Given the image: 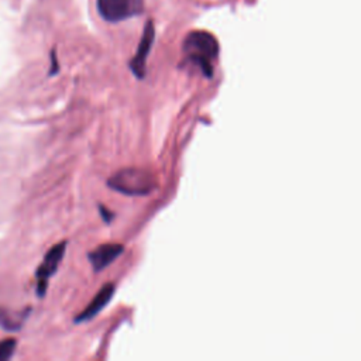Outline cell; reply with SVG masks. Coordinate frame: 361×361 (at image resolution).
<instances>
[{"mask_svg": "<svg viewBox=\"0 0 361 361\" xmlns=\"http://www.w3.org/2000/svg\"><path fill=\"white\" fill-rule=\"evenodd\" d=\"M124 251V247L117 243H106L96 247L93 251L87 254V259L93 267L94 272L103 271L109 267L117 257H120Z\"/></svg>", "mask_w": 361, "mask_h": 361, "instance_id": "cell-6", "label": "cell"}, {"mask_svg": "<svg viewBox=\"0 0 361 361\" xmlns=\"http://www.w3.org/2000/svg\"><path fill=\"white\" fill-rule=\"evenodd\" d=\"M155 38V30H154V23L149 20L144 25V32L138 45V49L133 59L130 61V69L137 76L138 79H142L145 76V65H147V58L149 55L152 42Z\"/></svg>", "mask_w": 361, "mask_h": 361, "instance_id": "cell-5", "label": "cell"}, {"mask_svg": "<svg viewBox=\"0 0 361 361\" xmlns=\"http://www.w3.org/2000/svg\"><path fill=\"white\" fill-rule=\"evenodd\" d=\"M99 212H100V216L103 217V220L106 221V223H110L111 220H113V217H114V213L113 212H110L106 206H103V204H99Z\"/></svg>", "mask_w": 361, "mask_h": 361, "instance_id": "cell-10", "label": "cell"}, {"mask_svg": "<svg viewBox=\"0 0 361 361\" xmlns=\"http://www.w3.org/2000/svg\"><path fill=\"white\" fill-rule=\"evenodd\" d=\"M66 250V241H61L49 248V251L45 254L42 264L37 268L35 278H37V295L38 298H42L48 288L49 278L56 272L58 265L61 264L63 254Z\"/></svg>", "mask_w": 361, "mask_h": 361, "instance_id": "cell-4", "label": "cell"}, {"mask_svg": "<svg viewBox=\"0 0 361 361\" xmlns=\"http://www.w3.org/2000/svg\"><path fill=\"white\" fill-rule=\"evenodd\" d=\"M30 309H24L21 312H14L6 307H0V326L1 329L7 330V331H17L23 327V324L25 323L28 314H30Z\"/></svg>", "mask_w": 361, "mask_h": 361, "instance_id": "cell-8", "label": "cell"}, {"mask_svg": "<svg viewBox=\"0 0 361 361\" xmlns=\"http://www.w3.org/2000/svg\"><path fill=\"white\" fill-rule=\"evenodd\" d=\"M116 290V286L113 282H107L104 283L99 292L96 293V296L90 300V303L85 307V310H82L76 317H75V323H83L87 322L90 319H93L113 298Z\"/></svg>", "mask_w": 361, "mask_h": 361, "instance_id": "cell-7", "label": "cell"}, {"mask_svg": "<svg viewBox=\"0 0 361 361\" xmlns=\"http://www.w3.org/2000/svg\"><path fill=\"white\" fill-rule=\"evenodd\" d=\"M107 185L127 196H145L157 189L155 175L144 168H123L113 173Z\"/></svg>", "mask_w": 361, "mask_h": 361, "instance_id": "cell-2", "label": "cell"}, {"mask_svg": "<svg viewBox=\"0 0 361 361\" xmlns=\"http://www.w3.org/2000/svg\"><path fill=\"white\" fill-rule=\"evenodd\" d=\"M144 0H97V11L106 21L118 23L141 14Z\"/></svg>", "mask_w": 361, "mask_h": 361, "instance_id": "cell-3", "label": "cell"}, {"mask_svg": "<svg viewBox=\"0 0 361 361\" xmlns=\"http://www.w3.org/2000/svg\"><path fill=\"white\" fill-rule=\"evenodd\" d=\"M51 59H52V66H51L49 75H55V73L59 71V68H58V61H56V56H55V51H52Z\"/></svg>", "mask_w": 361, "mask_h": 361, "instance_id": "cell-11", "label": "cell"}, {"mask_svg": "<svg viewBox=\"0 0 361 361\" xmlns=\"http://www.w3.org/2000/svg\"><path fill=\"white\" fill-rule=\"evenodd\" d=\"M17 347V341L13 337L3 338L0 341V361H7L13 357Z\"/></svg>", "mask_w": 361, "mask_h": 361, "instance_id": "cell-9", "label": "cell"}, {"mask_svg": "<svg viewBox=\"0 0 361 361\" xmlns=\"http://www.w3.org/2000/svg\"><path fill=\"white\" fill-rule=\"evenodd\" d=\"M183 51L189 63L197 66L206 78L213 76V61L219 55L216 37L206 31H192L183 41Z\"/></svg>", "mask_w": 361, "mask_h": 361, "instance_id": "cell-1", "label": "cell"}]
</instances>
